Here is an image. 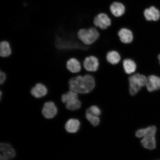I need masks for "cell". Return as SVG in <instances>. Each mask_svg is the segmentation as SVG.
Wrapping results in <instances>:
<instances>
[{
    "instance_id": "cell-1",
    "label": "cell",
    "mask_w": 160,
    "mask_h": 160,
    "mask_svg": "<svg viewBox=\"0 0 160 160\" xmlns=\"http://www.w3.org/2000/svg\"><path fill=\"white\" fill-rule=\"evenodd\" d=\"M69 90L79 95L87 94L94 89L96 81L94 77L91 73L88 72L84 75L78 73L71 78L68 82Z\"/></svg>"
},
{
    "instance_id": "cell-2",
    "label": "cell",
    "mask_w": 160,
    "mask_h": 160,
    "mask_svg": "<svg viewBox=\"0 0 160 160\" xmlns=\"http://www.w3.org/2000/svg\"><path fill=\"white\" fill-rule=\"evenodd\" d=\"M100 36L99 30L95 27L80 29L77 33L78 38L84 44L87 46L93 44L98 39Z\"/></svg>"
},
{
    "instance_id": "cell-3",
    "label": "cell",
    "mask_w": 160,
    "mask_h": 160,
    "mask_svg": "<svg viewBox=\"0 0 160 160\" xmlns=\"http://www.w3.org/2000/svg\"><path fill=\"white\" fill-rule=\"evenodd\" d=\"M147 77L145 75L138 72L129 76V91L130 95L132 97L136 96L145 87Z\"/></svg>"
},
{
    "instance_id": "cell-4",
    "label": "cell",
    "mask_w": 160,
    "mask_h": 160,
    "mask_svg": "<svg viewBox=\"0 0 160 160\" xmlns=\"http://www.w3.org/2000/svg\"><path fill=\"white\" fill-rule=\"evenodd\" d=\"M61 101L62 103L65 104L67 109L70 111H76L81 108L82 107L79 94L71 90L62 95Z\"/></svg>"
},
{
    "instance_id": "cell-5",
    "label": "cell",
    "mask_w": 160,
    "mask_h": 160,
    "mask_svg": "<svg viewBox=\"0 0 160 160\" xmlns=\"http://www.w3.org/2000/svg\"><path fill=\"white\" fill-rule=\"evenodd\" d=\"M82 66L88 72H95L99 69L100 67L99 59L95 56H88L84 60Z\"/></svg>"
},
{
    "instance_id": "cell-6",
    "label": "cell",
    "mask_w": 160,
    "mask_h": 160,
    "mask_svg": "<svg viewBox=\"0 0 160 160\" xmlns=\"http://www.w3.org/2000/svg\"><path fill=\"white\" fill-rule=\"evenodd\" d=\"M93 23L95 27L102 30H105L111 27L112 21L107 14L105 13H101L94 18Z\"/></svg>"
},
{
    "instance_id": "cell-7",
    "label": "cell",
    "mask_w": 160,
    "mask_h": 160,
    "mask_svg": "<svg viewBox=\"0 0 160 160\" xmlns=\"http://www.w3.org/2000/svg\"><path fill=\"white\" fill-rule=\"evenodd\" d=\"M42 113L46 118H53L58 113V108L54 102L52 101L46 102L44 103Z\"/></svg>"
},
{
    "instance_id": "cell-8",
    "label": "cell",
    "mask_w": 160,
    "mask_h": 160,
    "mask_svg": "<svg viewBox=\"0 0 160 160\" xmlns=\"http://www.w3.org/2000/svg\"><path fill=\"white\" fill-rule=\"evenodd\" d=\"M146 88L149 92L158 91L160 89V77L157 75L151 74L147 77Z\"/></svg>"
},
{
    "instance_id": "cell-9",
    "label": "cell",
    "mask_w": 160,
    "mask_h": 160,
    "mask_svg": "<svg viewBox=\"0 0 160 160\" xmlns=\"http://www.w3.org/2000/svg\"><path fill=\"white\" fill-rule=\"evenodd\" d=\"M30 92L33 97L37 99H41L48 95V90L44 84L38 83L32 88Z\"/></svg>"
},
{
    "instance_id": "cell-10",
    "label": "cell",
    "mask_w": 160,
    "mask_h": 160,
    "mask_svg": "<svg viewBox=\"0 0 160 160\" xmlns=\"http://www.w3.org/2000/svg\"><path fill=\"white\" fill-rule=\"evenodd\" d=\"M118 35L120 41L125 44H129L132 42L134 35L132 31L127 28L123 27L118 32Z\"/></svg>"
},
{
    "instance_id": "cell-11",
    "label": "cell",
    "mask_w": 160,
    "mask_h": 160,
    "mask_svg": "<svg viewBox=\"0 0 160 160\" xmlns=\"http://www.w3.org/2000/svg\"><path fill=\"white\" fill-rule=\"evenodd\" d=\"M66 68L72 73H79L82 69V64L79 60L75 58H70L66 63Z\"/></svg>"
},
{
    "instance_id": "cell-12",
    "label": "cell",
    "mask_w": 160,
    "mask_h": 160,
    "mask_svg": "<svg viewBox=\"0 0 160 160\" xmlns=\"http://www.w3.org/2000/svg\"><path fill=\"white\" fill-rule=\"evenodd\" d=\"M1 155L3 156L8 160L12 159L15 157L16 153L14 149L10 144L1 143L0 145Z\"/></svg>"
},
{
    "instance_id": "cell-13",
    "label": "cell",
    "mask_w": 160,
    "mask_h": 160,
    "mask_svg": "<svg viewBox=\"0 0 160 160\" xmlns=\"http://www.w3.org/2000/svg\"><path fill=\"white\" fill-rule=\"evenodd\" d=\"M124 71L127 74L131 75L137 72V65L133 59L128 58L122 60Z\"/></svg>"
},
{
    "instance_id": "cell-14",
    "label": "cell",
    "mask_w": 160,
    "mask_h": 160,
    "mask_svg": "<svg viewBox=\"0 0 160 160\" xmlns=\"http://www.w3.org/2000/svg\"><path fill=\"white\" fill-rule=\"evenodd\" d=\"M143 13L146 19L148 21H157L160 18V11L153 6L145 9Z\"/></svg>"
},
{
    "instance_id": "cell-15",
    "label": "cell",
    "mask_w": 160,
    "mask_h": 160,
    "mask_svg": "<svg viewBox=\"0 0 160 160\" xmlns=\"http://www.w3.org/2000/svg\"><path fill=\"white\" fill-rule=\"evenodd\" d=\"M106 59L108 62L113 65L118 64L122 60L121 54L116 50L108 52L106 55Z\"/></svg>"
},
{
    "instance_id": "cell-16",
    "label": "cell",
    "mask_w": 160,
    "mask_h": 160,
    "mask_svg": "<svg viewBox=\"0 0 160 160\" xmlns=\"http://www.w3.org/2000/svg\"><path fill=\"white\" fill-rule=\"evenodd\" d=\"M110 11L115 17H121L124 14L125 8L122 3L119 2H114L110 7Z\"/></svg>"
},
{
    "instance_id": "cell-17",
    "label": "cell",
    "mask_w": 160,
    "mask_h": 160,
    "mask_svg": "<svg viewBox=\"0 0 160 160\" xmlns=\"http://www.w3.org/2000/svg\"><path fill=\"white\" fill-rule=\"evenodd\" d=\"M81 123L78 120L72 118L68 120L65 125V129L68 132L75 133L79 131Z\"/></svg>"
},
{
    "instance_id": "cell-18",
    "label": "cell",
    "mask_w": 160,
    "mask_h": 160,
    "mask_svg": "<svg viewBox=\"0 0 160 160\" xmlns=\"http://www.w3.org/2000/svg\"><path fill=\"white\" fill-rule=\"evenodd\" d=\"M155 135H149L142 138L141 143L145 148L149 150H153L155 148L157 144Z\"/></svg>"
},
{
    "instance_id": "cell-19",
    "label": "cell",
    "mask_w": 160,
    "mask_h": 160,
    "mask_svg": "<svg viewBox=\"0 0 160 160\" xmlns=\"http://www.w3.org/2000/svg\"><path fill=\"white\" fill-rule=\"evenodd\" d=\"M12 48L8 41H2L0 42V57L7 58L12 54Z\"/></svg>"
},
{
    "instance_id": "cell-20",
    "label": "cell",
    "mask_w": 160,
    "mask_h": 160,
    "mask_svg": "<svg viewBox=\"0 0 160 160\" xmlns=\"http://www.w3.org/2000/svg\"><path fill=\"white\" fill-rule=\"evenodd\" d=\"M157 129L154 126H150L145 128L138 130L136 132V137L139 138H142L145 136L153 135H155Z\"/></svg>"
},
{
    "instance_id": "cell-21",
    "label": "cell",
    "mask_w": 160,
    "mask_h": 160,
    "mask_svg": "<svg viewBox=\"0 0 160 160\" xmlns=\"http://www.w3.org/2000/svg\"><path fill=\"white\" fill-rule=\"evenodd\" d=\"M86 118L94 126H97L99 124L100 120L99 116H98L88 111H86Z\"/></svg>"
},
{
    "instance_id": "cell-22",
    "label": "cell",
    "mask_w": 160,
    "mask_h": 160,
    "mask_svg": "<svg viewBox=\"0 0 160 160\" xmlns=\"http://www.w3.org/2000/svg\"><path fill=\"white\" fill-rule=\"evenodd\" d=\"M87 111H89L93 114L98 116H99L101 113V109L98 107L96 105L91 106L87 109Z\"/></svg>"
},
{
    "instance_id": "cell-23",
    "label": "cell",
    "mask_w": 160,
    "mask_h": 160,
    "mask_svg": "<svg viewBox=\"0 0 160 160\" xmlns=\"http://www.w3.org/2000/svg\"><path fill=\"white\" fill-rule=\"evenodd\" d=\"M7 76L4 72L0 70V85L3 84L7 81Z\"/></svg>"
},
{
    "instance_id": "cell-24",
    "label": "cell",
    "mask_w": 160,
    "mask_h": 160,
    "mask_svg": "<svg viewBox=\"0 0 160 160\" xmlns=\"http://www.w3.org/2000/svg\"><path fill=\"white\" fill-rule=\"evenodd\" d=\"M0 160H8L4 157H3V156L0 155Z\"/></svg>"
},
{
    "instance_id": "cell-25",
    "label": "cell",
    "mask_w": 160,
    "mask_h": 160,
    "mask_svg": "<svg viewBox=\"0 0 160 160\" xmlns=\"http://www.w3.org/2000/svg\"><path fill=\"white\" fill-rule=\"evenodd\" d=\"M158 59L159 63L160 65V54L158 56Z\"/></svg>"
}]
</instances>
